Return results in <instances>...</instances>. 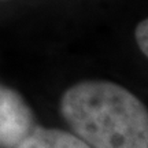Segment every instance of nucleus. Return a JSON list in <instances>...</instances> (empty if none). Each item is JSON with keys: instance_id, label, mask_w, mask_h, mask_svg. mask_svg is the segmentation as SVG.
<instances>
[{"instance_id": "1", "label": "nucleus", "mask_w": 148, "mask_h": 148, "mask_svg": "<svg viewBox=\"0 0 148 148\" xmlns=\"http://www.w3.org/2000/svg\"><path fill=\"white\" fill-rule=\"evenodd\" d=\"M60 110L75 134L92 148H148L147 108L121 85H74L64 92Z\"/></svg>"}, {"instance_id": "2", "label": "nucleus", "mask_w": 148, "mask_h": 148, "mask_svg": "<svg viewBox=\"0 0 148 148\" xmlns=\"http://www.w3.org/2000/svg\"><path fill=\"white\" fill-rule=\"evenodd\" d=\"M33 129L34 118L26 101L0 84V148H16Z\"/></svg>"}, {"instance_id": "4", "label": "nucleus", "mask_w": 148, "mask_h": 148, "mask_svg": "<svg viewBox=\"0 0 148 148\" xmlns=\"http://www.w3.org/2000/svg\"><path fill=\"white\" fill-rule=\"evenodd\" d=\"M134 37H136V41H137L140 51L147 56L148 55V21L147 19H143L137 25L136 30H134Z\"/></svg>"}, {"instance_id": "3", "label": "nucleus", "mask_w": 148, "mask_h": 148, "mask_svg": "<svg viewBox=\"0 0 148 148\" xmlns=\"http://www.w3.org/2000/svg\"><path fill=\"white\" fill-rule=\"evenodd\" d=\"M16 148H92L84 140L59 129L34 127Z\"/></svg>"}]
</instances>
